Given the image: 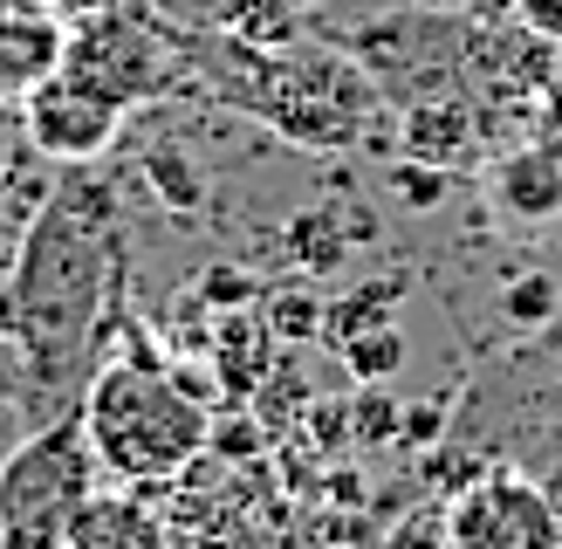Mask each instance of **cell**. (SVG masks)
Masks as SVG:
<instances>
[{"instance_id": "3", "label": "cell", "mask_w": 562, "mask_h": 549, "mask_svg": "<svg viewBox=\"0 0 562 549\" xmlns=\"http://www.w3.org/2000/svg\"><path fill=\"white\" fill-rule=\"evenodd\" d=\"M103 488L82 419H55L14 439L0 460V549H63L69 522Z\"/></svg>"}, {"instance_id": "11", "label": "cell", "mask_w": 562, "mask_h": 549, "mask_svg": "<svg viewBox=\"0 0 562 549\" xmlns=\"http://www.w3.org/2000/svg\"><path fill=\"white\" fill-rule=\"evenodd\" d=\"M439 137H446V152H473V110H460V103L418 110L412 131H405V145H412V158H439Z\"/></svg>"}, {"instance_id": "7", "label": "cell", "mask_w": 562, "mask_h": 549, "mask_svg": "<svg viewBox=\"0 0 562 549\" xmlns=\"http://www.w3.org/2000/svg\"><path fill=\"white\" fill-rule=\"evenodd\" d=\"M21 124H27V145H35L42 158L97 165L110 145H117V131H124V103H110L97 90H82V82H69V76H55V82H42V90L27 97Z\"/></svg>"}, {"instance_id": "1", "label": "cell", "mask_w": 562, "mask_h": 549, "mask_svg": "<svg viewBox=\"0 0 562 549\" xmlns=\"http://www.w3.org/2000/svg\"><path fill=\"white\" fill-rule=\"evenodd\" d=\"M76 419L97 447L103 481H124V488H158V481L186 474L213 439L206 399L192 384H179L172 371L145 365V357L103 365L90 378V392H82Z\"/></svg>"}, {"instance_id": "9", "label": "cell", "mask_w": 562, "mask_h": 549, "mask_svg": "<svg viewBox=\"0 0 562 549\" xmlns=\"http://www.w3.org/2000/svg\"><path fill=\"white\" fill-rule=\"evenodd\" d=\"M487 192H494V206L508 220H521V227L562 220V137L542 131V137H528V145L501 152L494 172H487Z\"/></svg>"}, {"instance_id": "2", "label": "cell", "mask_w": 562, "mask_h": 549, "mask_svg": "<svg viewBox=\"0 0 562 549\" xmlns=\"http://www.w3.org/2000/svg\"><path fill=\"white\" fill-rule=\"evenodd\" d=\"M97 295H103V240L69 200H55L42 213V227L27 234L21 274H14V323L42 378H69L82 365Z\"/></svg>"}, {"instance_id": "10", "label": "cell", "mask_w": 562, "mask_h": 549, "mask_svg": "<svg viewBox=\"0 0 562 549\" xmlns=\"http://www.w3.org/2000/svg\"><path fill=\"white\" fill-rule=\"evenodd\" d=\"M63 549H172V522L158 515V502L145 488L110 481V488H97L90 502H82Z\"/></svg>"}, {"instance_id": "12", "label": "cell", "mask_w": 562, "mask_h": 549, "mask_svg": "<svg viewBox=\"0 0 562 549\" xmlns=\"http://www.w3.org/2000/svg\"><path fill=\"white\" fill-rule=\"evenodd\" d=\"M508 14H515V27H528L536 42L562 48V0H508Z\"/></svg>"}, {"instance_id": "6", "label": "cell", "mask_w": 562, "mask_h": 549, "mask_svg": "<svg viewBox=\"0 0 562 549\" xmlns=\"http://www.w3.org/2000/svg\"><path fill=\"white\" fill-rule=\"evenodd\" d=\"M63 76L97 90L110 103H151L165 82H172V48L151 21L137 14H90L82 27H69V48H63Z\"/></svg>"}, {"instance_id": "8", "label": "cell", "mask_w": 562, "mask_h": 549, "mask_svg": "<svg viewBox=\"0 0 562 549\" xmlns=\"http://www.w3.org/2000/svg\"><path fill=\"white\" fill-rule=\"evenodd\" d=\"M69 27L42 0H0V97H35L42 82L63 76Z\"/></svg>"}, {"instance_id": "4", "label": "cell", "mask_w": 562, "mask_h": 549, "mask_svg": "<svg viewBox=\"0 0 562 549\" xmlns=\"http://www.w3.org/2000/svg\"><path fill=\"white\" fill-rule=\"evenodd\" d=\"M255 103H261L268 124H281L289 137H302V145H344V137H357L363 110H371V90H363V76L344 55L302 48V55H281L268 69Z\"/></svg>"}, {"instance_id": "5", "label": "cell", "mask_w": 562, "mask_h": 549, "mask_svg": "<svg viewBox=\"0 0 562 549\" xmlns=\"http://www.w3.org/2000/svg\"><path fill=\"white\" fill-rule=\"evenodd\" d=\"M446 549H562V508L536 474L487 467L446 502Z\"/></svg>"}]
</instances>
